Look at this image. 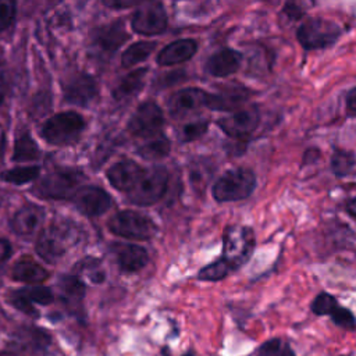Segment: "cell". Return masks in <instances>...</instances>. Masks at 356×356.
I'll return each instance as SVG.
<instances>
[{
    "label": "cell",
    "mask_w": 356,
    "mask_h": 356,
    "mask_svg": "<svg viewBox=\"0 0 356 356\" xmlns=\"http://www.w3.org/2000/svg\"><path fill=\"white\" fill-rule=\"evenodd\" d=\"M79 229L71 222H56L46 227L38 239L36 252L49 263L61 259L79 241Z\"/></svg>",
    "instance_id": "obj_1"
},
{
    "label": "cell",
    "mask_w": 356,
    "mask_h": 356,
    "mask_svg": "<svg viewBox=\"0 0 356 356\" xmlns=\"http://www.w3.org/2000/svg\"><path fill=\"white\" fill-rule=\"evenodd\" d=\"M85 174L76 168H57L44 175L32 189V192L43 199H72Z\"/></svg>",
    "instance_id": "obj_2"
},
{
    "label": "cell",
    "mask_w": 356,
    "mask_h": 356,
    "mask_svg": "<svg viewBox=\"0 0 356 356\" xmlns=\"http://www.w3.org/2000/svg\"><path fill=\"white\" fill-rule=\"evenodd\" d=\"M256 175L252 170L236 167L224 172L213 186V196L218 202H236L252 195Z\"/></svg>",
    "instance_id": "obj_3"
},
{
    "label": "cell",
    "mask_w": 356,
    "mask_h": 356,
    "mask_svg": "<svg viewBox=\"0 0 356 356\" xmlns=\"http://www.w3.org/2000/svg\"><path fill=\"white\" fill-rule=\"evenodd\" d=\"M85 128V120L74 111H64L50 117L40 129L42 138L56 146L75 142Z\"/></svg>",
    "instance_id": "obj_4"
},
{
    "label": "cell",
    "mask_w": 356,
    "mask_h": 356,
    "mask_svg": "<svg viewBox=\"0 0 356 356\" xmlns=\"http://www.w3.org/2000/svg\"><path fill=\"white\" fill-rule=\"evenodd\" d=\"M108 229L118 236L138 241H147L157 232V227L150 217L134 210H122L114 214L108 220Z\"/></svg>",
    "instance_id": "obj_5"
},
{
    "label": "cell",
    "mask_w": 356,
    "mask_h": 356,
    "mask_svg": "<svg viewBox=\"0 0 356 356\" xmlns=\"http://www.w3.org/2000/svg\"><path fill=\"white\" fill-rule=\"evenodd\" d=\"M168 172L164 167L145 170L135 186L128 192V199L138 206H149L159 202L165 193Z\"/></svg>",
    "instance_id": "obj_6"
},
{
    "label": "cell",
    "mask_w": 356,
    "mask_h": 356,
    "mask_svg": "<svg viewBox=\"0 0 356 356\" xmlns=\"http://www.w3.org/2000/svg\"><path fill=\"white\" fill-rule=\"evenodd\" d=\"M254 249V235L249 227L231 225L225 229L222 259L234 268H239L246 263Z\"/></svg>",
    "instance_id": "obj_7"
},
{
    "label": "cell",
    "mask_w": 356,
    "mask_h": 356,
    "mask_svg": "<svg viewBox=\"0 0 356 356\" xmlns=\"http://www.w3.org/2000/svg\"><path fill=\"white\" fill-rule=\"evenodd\" d=\"M341 36V28L328 19L310 18L300 24L296 38L306 50L323 49L334 44Z\"/></svg>",
    "instance_id": "obj_8"
},
{
    "label": "cell",
    "mask_w": 356,
    "mask_h": 356,
    "mask_svg": "<svg viewBox=\"0 0 356 356\" xmlns=\"http://www.w3.org/2000/svg\"><path fill=\"white\" fill-rule=\"evenodd\" d=\"M310 310L316 316H328L330 320L341 330L356 331V316L348 307L339 305L338 299L328 293L320 292L310 303Z\"/></svg>",
    "instance_id": "obj_9"
},
{
    "label": "cell",
    "mask_w": 356,
    "mask_h": 356,
    "mask_svg": "<svg viewBox=\"0 0 356 356\" xmlns=\"http://www.w3.org/2000/svg\"><path fill=\"white\" fill-rule=\"evenodd\" d=\"M164 124L161 108L153 102L142 103L128 122V129L135 136L153 138Z\"/></svg>",
    "instance_id": "obj_10"
},
{
    "label": "cell",
    "mask_w": 356,
    "mask_h": 356,
    "mask_svg": "<svg viewBox=\"0 0 356 356\" xmlns=\"http://www.w3.org/2000/svg\"><path fill=\"white\" fill-rule=\"evenodd\" d=\"M167 28V14L160 3L146 4L132 18V29L142 35H159Z\"/></svg>",
    "instance_id": "obj_11"
},
{
    "label": "cell",
    "mask_w": 356,
    "mask_h": 356,
    "mask_svg": "<svg viewBox=\"0 0 356 356\" xmlns=\"http://www.w3.org/2000/svg\"><path fill=\"white\" fill-rule=\"evenodd\" d=\"M260 122V113L257 107L239 110L228 117L218 120V127L231 138L242 139L250 135Z\"/></svg>",
    "instance_id": "obj_12"
},
{
    "label": "cell",
    "mask_w": 356,
    "mask_h": 356,
    "mask_svg": "<svg viewBox=\"0 0 356 356\" xmlns=\"http://www.w3.org/2000/svg\"><path fill=\"white\" fill-rule=\"evenodd\" d=\"M97 92L96 79L86 72L75 74L64 85V99L76 106H88L97 96Z\"/></svg>",
    "instance_id": "obj_13"
},
{
    "label": "cell",
    "mask_w": 356,
    "mask_h": 356,
    "mask_svg": "<svg viewBox=\"0 0 356 356\" xmlns=\"http://www.w3.org/2000/svg\"><path fill=\"white\" fill-rule=\"evenodd\" d=\"M76 209L89 216H100L111 206L110 195L99 186H81L72 196Z\"/></svg>",
    "instance_id": "obj_14"
},
{
    "label": "cell",
    "mask_w": 356,
    "mask_h": 356,
    "mask_svg": "<svg viewBox=\"0 0 356 356\" xmlns=\"http://www.w3.org/2000/svg\"><path fill=\"white\" fill-rule=\"evenodd\" d=\"M209 93L199 88H186L175 92L168 100V108L171 115L181 118L185 117L202 106L207 104Z\"/></svg>",
    "instance_id": "obj_15"
},
{
    "label": "cell",
    "mask_w": 356,
    "mask_h": 356,
    "mask_svg": "<svg viewBox=\"0 0 356 356\" xmlns=\"http://www.w3.org/2000/svg\"><path fill=\"white\" fill-rule=\"evenodd\" d=\"M143 171L145 170L134 160H121L107 170V178L110 184L118 191L129 192L135 186Z\"/></svg>",
    "instance_id": "obj_16"
},
{
    "label": "cell",
    "mask_w": 356,
    "mask_h": 356,
    "mask_svg": "<svg viewBox=\"0 0 356 356\" xmlns=\"http://www.w3.org/2000/svg\"><path fill=\"white\" fill-rule=\"evenodd\" d=\"M252 95L250 90L242 86H224L216 93H209L207 107L220 111H232L241 107L248 97Z\"/></svg>",
    "instance_id": "obj_17"
},
{
    "label": "cell",
    "mask_w": 356,
    "mask_h": 356,
    "mask_svg": "<svg viewBox=\"0 0 356 356\" xmlns=\"http://www.w3.org/2000/svg\"><path fill=\"white\" fill-rule=\"evenodd\" d=\"M44 220V210L43 207L28 203L22 206L11 220V228L15 234L21 236H31L40 228Z\"/></svg>",
    "instance_id": "obj_18"
},
{
    "label": "cell",
    "mask_w": 356,
    "mask_h": 356,
    "mask_svg": "<svg viewBox=\"0 0 356 356\" xmlns=\"http://www.w3.org/2000/svg\"><path fill=\"white\" fill-rule=\"evenodd\" d=\"M111 250L120 268L124 273H135L143 268L149 261L146 249L131 243H113Z\"/></svg>",
    "instance_id": "obj_19"
},
{
    "label": "cell",
    "mask_w": 356,
    "mask_h": 356,
    "mask_svg": "<svg viewBox=\"0 0 356 356\" xmlns=\"http://www.w3.org/2000/svg\"><path fill=\"white\" fill-rule=\"evenodd\" d=\"M242 63V54L232 49H222L214 53L206 63V70L214 76H228L236 72Z\"/></svg>",
    "instance_id": "obj_20"
},
{
    "label": "cell",
    "mask_w": 356,
    "mask_h": 356,
    "mask_svg": "<svg viewBox=\"0 0 356 356\" xmlns=\"http://www.w3.org/2000/svg\"><path fill=\"white\" fill-rule=\"evenodd\" d=\"M128 39L129 35L127 33L124 24L120 21L103 25L95 32V44L106 53L115 51Z\"/></svg>",
    "instance_id": "obj_21"
},
{
    "label": "cell",
    "mask_w": 356,
    "mask_h": 356,
    "mask_svg": "<svg viewBox=\"0 0 356 356\" xmlns=\"http://www.w3.org/2000/svg\"><path fill=\"white\" fill-rule=\"evenodd\" d=\"M197 50V43L193 39H179L167 44L157 56L160 65H174L189 60Z\"/></svg>",
    "instance_id": "obj_22"
},
{
    "label": "cell",
    "mask_w": 356,
    "mask_h": 356,
    "mask_svg": "<svg viewBox=\"0 0 356 356\" xmlns=\"http://www.w3.org/2000/svg\"><path fill=\"white\" fill-rule=\"evenodd\" d=\"M11 277L21 282L39 284L47 280L49 273L39 263H36L31 256H22L13 267Z\"/></svg>",
    "instance_id": "obj_23"
},
{
    "label": "cell",
    "mask_w": 356,
    "mask_h": 356,
    "mask_svg": "<svg viewBox=\"0 0 356 356\" xmlns=\"http://www.w3.org/2000/svg\"><path fill=\"white\" fill-rule=\"evenodd\" d=\"M146 74H147L146 68H138L131 71L118 82V85L113 92V96L117 100H124L127 97L136 95L143 88Z\"/></svg>",
    "instance_id": "obj_24"
},
{
    "label": "cell",
    "mask_w": 356,
    "mask_h": 356,
    "mask_svg": "<svg viewBox=\"0 0 356 356\" xmlns=\"http://www.w3.org/2000/svg\"><path fill=\"white\" fill-rule=\"evenodd\" d=\"M40 157V150L29 132H22L17 136L14 145L13 160L14 161H32Z\"/></svg>",
    "instance_id": "obj_25"
},
{
    "label": "cell",
    "mask_w": 356,
    "mask_h": 356,
    "mask_svg": "<svg viewBox=\"0 0 356 356\" xmlns=\"http://www.w3.org/2000/svg\"><path fill=\"white\" fill-rule=\"evenodd\" d=\"M60 292L63 296V300L67 305H79L83 295H85V286L75 275H64L61 277L60 282Z\"/></svg>",
    "instance_id": "obj_26"
},
{
    "label": "cell",
    "mask_w": 356,
    "mask_h": 356,
    "mask_svg": "<svg viewBox=\"0 0 356 356\" xmlns=\"http://www.w3.org/2000/svg\"><path fill=\"white\" fill-rule=\"evenodd\" d=\"M170 149H171V145H170V140L159 134L153 138H150L149 140H146L139 149V154L145 159H152V160H156V159H161V157H165L168 153H170Z\"/></svg>",
    "instance_id": "obj_27"
},
{
    "label": "cell",
    "mask_w": 356,
    "mask_h": 356,
    "mask_svg": "<svg viewBox=\"0 0 356 356\" xmlns=\"http://www.w3.org/2000/svg\"><path fill=\"white\" fill-rule=\"evenodd\" d=\"M256 356H296V352L288 339L273 337L257 348Z\"/></svg>",
    "instance_id": "obj_28"
},
{
    "label": "cell",
    "mask_w": 356,
    "mask_h": 356,
    "mask_svg": "<svg viewBox=\"0 0 356 356\" xmlns=\"http://www.w3.org/2000/svg\"><path fill=\"white\" fill-rule=\"evenodd\" d=\"M156 42H136L134 44H131L121 57V63L124 67H132L140 61H145L150 53L154 50L156 47Z\"/></svg>",
    "instance_id": "obj_29"
},
{
    "label": "cell",
    "mask_w": 356,
    "mask_h": 356,
    "mask_svg": "<svg viewBox=\"0 0 356 356\" xmlns=\"http://www.w3.org/2000/svg\"><path fill=\"white\" fill-rule=\"evenodd\" d=\"M40 172V168L38 165L31 167H15L7 171H3L0 174V178L6 182L14 184V185H22L29 181H33Z\"/></svg>",
    "instance_id": "obj_30"
},
{
    "label": "cell",
    "mask_w": 356,
    "mask_h": 356,
    "mask_svg": "<svg viewBox=\"0 0 356 356\" xmlns=\"http://www.w3.org/2000/svg\"><path fill=\"white\" fill-rule=\"evenodd\" d=\"M232 271H235L222 257L216 260L214 263L211 264H207L204 266L197 277L199 280H203V281H220L222 278H225L228 274H231Z\"/></svg>",
    "instance_id": "obj_31"
},
{
    "label": "cell",
    "mask_w": 356,
    "mask_h": 356,
    "mask_svg": "<svg viewBox=\"0 0 356 356\" xmlns=\"http://www.w3.org/2000/svg\"><path fill=\"white\" fill-rule=\"evenodd\" d=\"M355 164V157L352 153L345 150H335L331 159L332 171L337 177H343L350 172L352 167Z\"/></svg>",
    "instance_id": "obj_32"
},
{
    "label": "cell",
    "mask_w": 356,
    "mask_h": 356,
    "mask_svg": "<svg viewBox=\"0 0 356 356\" xmlns=\"http://www.w3.org/2000/svg\"><path fill=\"white\" fill-rule=\"evenodd\" d=\"M18 291L32 305L33 303L49 305L54 299L53 292L49 288H46V286H28V288H22V289H18Z\"/></svg>",
    "instance_id": "obj_33"
},
{
    "label": "cell",
    "mask_w": 356,
    "mask_h": 356,
    "mask_svg": "<svg viewBox=\"0 0 356 356\" xmlns=\"http://www.w3.org/2000/svg\"><path fill=\"white\" fill-rule=\"evenodd\" d=\"M207 127H209L207 120H199V121H192V122L185 124L179 132L181 142L186 143V142L199 139L207 131Z\"/></svg>",
    "instance_id": "obj_34"
},
{
    "label": "cell",
    "mask_w": 356,
    "mask_h": 356,
    "mask_svg": "<svg viewBox=\"0 0 356 356\" xmlns=\"http://www.w3.org/2000/svg\"><path fill=\"white\" fill-rule=\"evenodd\" d=\"M15 18V3L11 0H0V32L8 28Z\"/></svg>",
    "instance_id": "obj_35"
},
{
    "label": "cell",
    "mask_w": 356,
    "mask_h": 356,
    "mask_svg": "<svg viewBox=\"0 0 356 356\" xmlns=\"http://www.w3.org/2000/svg\"><path fill=\"white\" fill-rule=\"evenodd\" d=\"M8 300H10V303H11L14 307H17L18 310H21L22 313L29 314V316H33V317L38 316V312H36V309L33 307V305H32L28 299H25V298L19 293V291L11 292Z\"/></svg>",
    "instance_id": "obj_36"
},
{
    "label": "cell",
    "mask_w": 356,
    "mask_h": 356,
    "mask_svg": "<svg viewBox=\"0 0 356 356\" xmlns=\"http://www.w3.org/2000/svg\"><path fill=\"white\" fill-rule=\"evenodd\" d=\"M185 79V72L182 71H174V72H168L165 75H161L159 76L156 85L159 88H167V86H171V85H175L181 81Z\"/></svg>",
    "instance_id": "obj_37"
},
{
    "label": "cell",
    "mask_w": 356,
    "mask_h": 356,
    "mask_svg": "<svg viewBox=\"0 0 356 356\" xmlns=\"http://www.w3.org/2000/svg\"><path fill=\"white\" fill-rule=\"evenodd\" d=\"M8 92V78L6 71L0 67V103L6 99V95Z\"/></svg>",
    "instance_id": "obj_38"
},
{
    "label": "cell",
    "mask_w": 356,
    "mask_h": 356,
    "mask_svg": "<svg viewBox=\"0 0 356 356\" xmlns=\"http://www.w3.org/2000/svg\"><path fill=\"white\" fill-rule=\"evenodd\" d=\"M346 110L350 115H356V88L349 90L346 96Z\"/></svg>",
    "instance_id": "obj_39"
},
{
    "label": "cell",
    "mask_w": 356,
    "mask_h": 356,
    "mask_svg": "<svg viewBox=\"0 0 356 356\" xmlns=\"http://www.w3.org/2000/svg\"><path fill=\"white\" fill-rule=\"evenodd\" d=\"M11 256V245L6 239H0V266Z\"/></svg>",
    "instance_id": "obj_40"
},
{
    "label": "cell",
    "mask_w": 356,
    "mask_h": 356,
    "mask_svg": "<svg viewBox=\"0 0 356 356\" xmlns=\"http://www.w3.org/2000/svg\"><path fill=\"white\" fill-rule=\"evenodd\" d=\"M284 13L288 14L291 18H299L302 15V10L295 8L293 4H286L285 8H284Z\"/></svg>",
    "instance_id": "obj_41"
},
{
    "label": "cell",
    "mask_w": 356,
    "mask_h": 356,
    "mask_svg": "<svg viewBox=\"0 0 356 356\" xmlns=\"http://www.w3.org/2000/svg\"><path fill=\"white\" fill-rule=\"evenodd\" d=\"M106 6L108 7H114V8H121V7H132L136 6L138 1H125V3H120V1H104Z\"/></svg>",
    "instance_id": "obj_42"
},
{
    "label": "cell",
    "mask_w": 356,
    "mask_h": 356,
    "mask_svg": "<svg viewBox=\"0 0 356 356\" xmlns=\"http://www.w3.org/2000/svg\"><path fill=\"white\" fill-rule=\"evenodd\" d=\"M346 209H348L349 214H352L353 217H356V197L348 202V204H346Z\"/></svg>",
    "instance_id": "obj_43"
},
{
    "label": "cell",
    "mask_w": 356,
    "mask_h": 356,
    "mask_svg": "<svg viewBox=\"0 0 356 356\" xmlns=\"http://www.w3.org/2000/svg\"><path fill=\"white\" fill-rule=\"evenodd\" d=\"M4 146H6V134H4V128L0 125V156L4 152Z\"/></svg>",
    "instance_id": "obj_44"
},
{
    "label": "cell",
    "mask_w": 356,
    "mask_h": 356,
    "mask_svg": "<svg viewBox=\"0 0 356 356\" xmlns=\"http://www.w3.org/2000/svg\"><path fill=\"white\" fill-rule=\"evenodd\" d=\"M0 356H13V355H10V353H6V352H1V353H0Z\"/></svg>",
    "instance_id": "obj_45"
},
{
    "label": "cell",
    "mask_w": 356,
    "mask_h": 356,
    "mask_svg": "<svg viewBox=\"0 0 356 356\" xmlns=\"http://www.w3.org/2000/svg\"><path fill=\"white\" fill-rule=\"evenodd\" d=\"M184 356H195V355H193V353H192V352H186V353H185V355H184Z\"/></svg>",
    "instance_id": "obj_46"
},
{
    "label": "cell",
    "mask_w": 356,
    "mask_h": 356,
    "mask_svg": "<svg viewBox=\"0 0 356 356\" xmlns=\"http://www.w3.org/2000/svg\"><path fill=\"white\" fill-rule=\"evenodd\" d=\"M339 356H348V355H339Z\"/></svg>",
    "instance_id": "obj_47"
}]
</instances>
